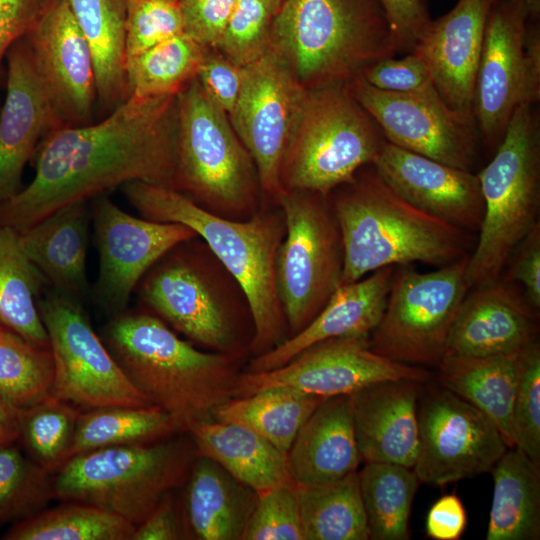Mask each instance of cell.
<instances>
[{
	"instance_id": "cell-1",
	"label": "cell",
	"mask_w": 540,
	"mask_h": 540,
	"mask_svg": "<svg viewBox=\"0 0 540 540\" xmlns=\"http://www.w3.org/2000/svg\"><path fill=\"white\" fill-rule=\"evenodd\" d=\"M176 95L129 96L98 123L50 131L32 181L0 204V226L22 231L57 209L141 181L176 190Z\"/></svg>"
},
{
	"instance_id": "cell-2",
	"label": "cell",
	"mask_w": 540,
	"mask_h": 540,
	"mask_svg": "<svg viewBox=\"0 0 540 540\" xmlns=\"http://www.w3.org/2000/svg\"><path fill=\"white\" fill-rule=\"evenodd\" d=\"M100 337L134 386L181 431L235 398L240 358L196 348L144 308L109 318Z\"/></svg>"
},
{
	"instance_id": "cell-3",
	"label": "cell",
	"mask_w": 540,
	"mask_h": 540,
	"mask_svg": "<svg viewBox=\"0 0 540 540\" xmlns=\"http://www.w3.org/2000/svg\"><path fill=\"white\" fill-rule=\"evenodd\" d=\"M121 189L141 217L192 229L239 282L253 317V356L270 351L289 337L275 286L276 254L286 232L280 204L264 201L250 219L236 221L214 215L170 188L133 181Z\"/></svg>"
},
{
	"instance_id": "cell-4",
	"label": "cell",
	"mask_w": 540,
	"mask_h": 540,
	"mask_svg": "<svg viewBox=\"0 0 540 540\" xmlns=\"http://www.w3.org/2000/svg\"><path fill=\"white\" fill-rule=\"evenodd\" d=\"M329 198L344 246L341 284L387 266L442 267L469 256L476 243L471 232L406 201L373 166L362 167Z\"/></svg>"
},
{
	"instance_id": "cell-5",
	"label": "cell",
	"mask_w": 540,
	"mask_h": 540,
	"mask_svg": "<svg viewBox=\"0 0 540 540\" xmlns=\"http://www.w3.org/2000/svg\"><path fill=\"white\" fill-rule=\"evenodd\" d=\"M135 291L142 308L192 344L240 359L250 352L254 323L246 293L199 236L166 252Z\"/></svg>"
},
{
	"instance_id": "cell-6",
	"label": "cell",
	"mask_w": 540,
	"mask_h": 540,
	"mask_svg": "<svg viewBox=\"0 0 540 540\" xmlns=\"http://www.w3.org/2000/svg\"><path fill=\"white\" fill-rule=\"evenodd\" d=\"M269 43L308 90L346 85L397 54L380 0H282Z\"/></svg>"
},
{
	"instance_id": "cell-7",
	"label": "cell",
	"mask_w": 540,
	"mask_h": 540,
	"mask_svg": "<svg viewBox=\"0 0 540 540\" xmlns=\"http://www.w3.org/2000/svg\"><path fill=\"white\" fill-rule=\"evenodd\" d=\"M176 191L222 218L244 221L264 203L255 163L228 115L196 78L177 94Z\"/></svg>"
},
{
	"instance_id": "cell-8",
	"label": "cell",
	"mask_w": 540,
	"mask_h": 540,
	"mask_svg": "<svg viewBox=\"0 0 540 540\" xmlns=\"http://www.w3.org/2000/svg\"><path fill=\"white\" fill-rule=\"evenodd\" d=\"M477 176L484 214L466 267L469 290L497 281L514 248L539 223L540 127L533 105L517 107Z\"/></svg>"
},
{
	"instance_id": "cell-9",
	"label": "cell",
	"mask_w": 540,
	"mask_h": 540,
	"mask_svg": "<svg viewBox=\"0 0 540 540\" xmlns=\"http://www.w3.org/2000/svg\"><path fill=\"white\" fill-rule=\"evenodd\" d=\"M195 454L185 441L164 439L80 453L52 474L54 498L101 507L136 527L185 484Z\"/></svg>"
},
{
	"instance_id": "cell-10",
	"label": "cell",
	"mask_w": 540,
	"mask_h": 540,
	"mask_svg": "<svg viewBox=\"0 0 540 540\" xmlns=\"http://www.w3.org/2000/svg\"><path fill=\"white\" fill-rule=\"evenodd\" d=\"M385 140L346 85L310 89L283 157L282 188L329 195L371 165Z\"/></svg>"
},
{
	"instance_id": "cell-11",
	"label": "cell",
	"mask_w": 540,
	"mask_h": 540,
	"mask_svg": "<svg viewBox=\"0 0 540 540\" xmlns=\"http://www.w3.org/2000/svg\"><path fill=\"white\" fill-rule=\"evenodd\" d=\"M279 204L286 232L276 254L275 286L291 337L341 285L344 246L329 195L287 190Z\"/></svg>"
},
{
	"instance_id": "cell-12",
	"label": "cell",
	"mask_w": 540,
	"mask_h": 540,
	"mask_svg": "<svg viewBox=\"0 0 540 540\" xmlns=\"http://www.w3.org/2000/svg\"><path fill=\"white\" fill-rule=\"evenodd\" d=\"M468 258L427 273L411 264L395 266L384 312L369 338L370 348L399 363L437 367L469 291Z\"/></svg>"
},
{
	"instance_id": "cell-13",
	"label": "cell",
	"mask_w": 540,
	"mask_h": 540,
	"mask_svg": "<svg viewBox=\"0 0 540 540\" xmlns=\"http://www.w3.org/2000/svg\"><path fill=\"white\" fill-rule=\"evenodd\" d=\"M522 1L496 0L478 65L473 115L479 136L501 142L514 111L540 99V29Z\"/></svg>"
},
{
	"instance_id": "cell-14",
	"label": "cell",
	"mask_w": 540,
	"mask_h": 540,
	"mask_svg": "<svg viewBox=\"0 0 540 540\" xmlns=\"http://www.w3.org/2000/svg\"><path fill=\"white\" fill-rule=\"evenodd\" d=\"M37 307L54 360L51 396L81 410L153 405L95 332L81 301L50 288Z\"/></svg>"
},
{
	"instance_id": "cell-15",
	"label": "cell",
	"mask_w": 540,
	"mask_h": 540,
	"mask_svg": "<svg viewBox=\"0 0 540 540\" xmlns=\"http://www.w3.org/2000/svg\"><path fill=\"white\" fill-rule=\"evenodd\" d=\"M307 91L270 43L243 66L240 94L228 117L255 163L264 201L279 204L284 192L281 165Z\"/></svg>"
},
{
	"instance_id": "cell-16",
	"label": "cell",
	"mask_w": 540,
	"mask_h": 540,
	"mask_svg": "<svg viewBox=\"0 0 540 540\" xmlns=\"http://www.w3.org/2000/svg\"><path fill=\"white\" fill-rule=\"evenodd\" d=\"M420 400L413 466L420 482L445 485L490 472L509 448L484 413L450 390L430 387Z\"/></svg>"
},
{
	"instance_id": "cell-17",
	"label": "cell",
	"mask_w": 540,
	"mask_h": 540,
	"mask_svg": "<svg viewBox=\"0 0 540 540\" xmlns=\"http://www.w3.org/2000/svg\"><path fill=\"white\" fill-rule=\"evenodd\" d=\"M430 377V372L423 367L399 363L374 352L369 338L338 337L305 348L278 368L241 372L235 398L270 387H288L329 398L351 395L381 381L424 383Z\"/></svg>"
},
{
	"instance_id": "cell-18",
	"label": "cell",
	"mask_w": 540,
	"mask_h": 540,
	"mask_svg": "<svg viewBox=\"0 0 540 540\" xmlns=\"http://www.w3.org/2000/svg\"><path fill=\"white\" fill-rule=\"evenodd\" d=\"M89 202L99 256L90 298L111 318L127 309L141 279L166 252L197 234L180 223L130 215L107 194Z\"/></svg>"
},
{
	"instance_id": "cell-19",
	"label": "cell",
	"mask_w": 540,
	"mask_h": 540,
	"mask_svg": "<svg viewBox=\"0 0 540 540\" xmlns=\"http://www.w3.org/2000/svg\"><path fill=\"white\" fill-rule=\"evenodd\" d=\"M386 141L452 167L472 171L479 133L473 113L453 110L437 96L377 89L361 75L346 84Z\"/></svg>"
},
{
	"instance_id": "cell-20",
	"label": "cell",
	"mask_w": 540,
	"mask_h": 540,
	"mask_svg": "<svg viewBox=\"0 0 540 540\" xmlns=\"http://www.w3.org/2000/svg\"><path fill=\"white\" fill-rule=\"evenodd\" d=\"M61 126L90 123L97 88L93 57L66 0H53L26 35Z\"/></svg>"
},
{
	"instance_id": "cell-21",
	"label": "cell",
	"mask_w": 540,
	"mask_h": 540,
	"mask_svg": "<svg viewBox=\"0 0 540 540\" xmlns=\"http://www.w3.org/2000/svg\"><path fill=\"white\" fill-rule=\"evenodd\" d=\"M371 165L412 205L465 231H479L484 202L477 174L386 140Z\"/></svg>"
},
{
	"instance_id": "cell-22",
	"label": "cell",
	"mask_w": 540,
	"mask_h": 540,
	"mask_svg": "<svg viewBox=\"0 0 540 540\" xmlns=\"http://www.w3.org/2000/svg\"><path fill=\"white\" fill-rule=\"evenodd\" d=\"M6 59L7 90L0 114V204L22 189L24 167L44 137L62 127L26 36L13 44Z\"/></svg>"
},
{
	"instance_id": "cell-23",
	"label": "cell",
	"mask_w": 540,
	"mask_h": 540,
	"mask_svg": "<svg viewBox=\"0 0 540 540\" xmlns=\"http://www.w3.org/2000/svg\"><path fill=\"white\" fill-rule=\"evenodd\" d=\"M496 0H458L431 20L411 52L422 60L449 108L473 113V98L485 28Z\"/></svg>"
},
{
	"instance_id": "cell-24",
	"label": "cell",
	"mask_w": 540,
	"mask_h": 540,
	"mask_svg": "<svg viewBox=\"0 0 540 540\" xmlns=\"http://www.w3.org/2000/svg\"><path fill=\"white\" fill-rule=\"evenodd\" d=\"M537 309L502 278L470 289L451 327L445 355L480 357L521 350L536 336Z\"/></svg>"
},
{
	"instance_id": "cell-25",
	"label": "cell",
	"mask_w": 540,
	"mask_h": 540,
	"mask_svg": "<svg viewBox=\"0 0 540 540\" xmlns=\"http://www.w3.org/2000/svg\"><path fill=\"white\" fill-rule=\"evenodd\" d=\"M420 384L387 380L351 394L357 447L365 462L413 468L418 451Z\"/></svg>"
},
{
	"instance_id": "cell-26",
	"label": "cell",
	"mask_w": 540,
	"mask_h": 540,
	"mask_svg": "<svg viewBox=\"0 0 540 540\" xmlns=\"http://www.w3.org/2000/svg\"><path fill=\"white\" fill-rule=\"evenodd\" d=\"M395 266L377 269L357 281L341 284L317 316L299 333L268 352L254 356L246 371L278 368L305 348L331 338H370L384 312Z\"/></svg>"
},
{
	"instance_id": "cell-27",
	"label": "cell",
	"mask_w": 540,
	"mask_h": 540,
	"mask_svg": "<svg viewBox=\"0 0 540 540\" xmlns=\"http://www.w3.org/2000/svg\"><path fill=\"white\" fill-rule=\"evenodd\" d=\"M89 201L65 205L19 231L22 247L49 288L81 302L91 295L86 270Z\"/></svg>"
},
{
	"instance_id": "cell-28",
	"label": "cell",
	"mask_w": 540,
	"mask_h": 540,
	"mask_svg": "<svg viewBox=\"0 0 540 540\" xmlns=\"http://www.w3.org/2000/svg\"><path fill=\"white\" fill-rule=\"evenodd\" d=\"M287 458L299 487L328 484L357 471L361 457L351 395L326 398L299 430Z\"/></svg>"
},
{
	"instance_id": "cell-29",
	"label": "cell",
	"mask_w": 540,
	"mask_h": 540,
	"mask_svg": "<svg viewBox=\"0 0 540 540\" xmlns=\"http://www.w3.org/2000/svg\"><path fill=\"white\" fill-rule=\"evenodd\" d=\"M182 508L187 538L242 540L258 494L214 460L198 455L185 481Z\"/></svg>"
},
{
	"instance_id": "cell-30",
	"label": "cell",
	"mask_w": 540,
	"mask_h": 540,
	"mask_svg": "<svg viewBox=\"0 0 540 540\" xmlns=\"http://www.w3.org/2000/svg\"><path fill=\"white\" fill-rule=\"evenodd\" d=\"M186 431L197 455L214 460L258 495L294 482L287 454L245 426L211 418L190 423Z\"/></svg>"
},
{
	"instance_id": "cell-31",
	"label": "cell",
	"mask_w": 540,
	"mask_h": 540,
	"mask_svg": "<svg viewBox=\"0 0 540 540\" xmlns=\"http://www.w3.org/2000/svg\"><path fill=\"white\" fill-rule=\"evenodd\" d=\"M518 352L480 357L444 355L437 366L440 386L484 413L509 448L515 447L513 403Z\"/></svg>"
},
{
	"instance_id": "cell-32",
	"label": "cell",
	"mask_w": 540,
	"mask_h": 540,
	"mask_svg": "<svg viewBox=\"0 0 540 540\" xmlns=\"http://www.w3.org/2000/svg\"><path fill=\"white\" fill-rule=\"evenodd\" d=\"M490 472L494 486L486 539H539L540 465L511 447Z\"/></svg>"
},
{
	"instance_id": "cell-33",
	"label": "cell",
	"mask_w": 540,
	"mask_h": 540,
	"mask_svg": "<svg viewBox=\"0 0 540 540\" xmlns=\"http://www.w3.org/2000/svg\"><path fill=\"white\" fill-rule=\"evenodd\" d=\"M90 48L97 102L114 109L128 98L125 53L126 0H66Z\"/></svg>"
},
{
	"instance_id": "cell-34",
	"label": "cell",
	"mask_w": 540,
	"mask_h": 540,
	"mask_svg": "<svg viewBox=\"0 0 540 540\" xmlns=\"http://www.w3.org/2000/svg\"><path fill=\"white\" fill-rule=\"evenodd\" d=\"M29 260L19 231L0 226V326L29 342L50 349L37 301L47 287Z\"/></svg>"
},
{
	"instance_id": "cell-35",
	"label": "cell",
	"mask_w": 540,
	"mask_h": 540,
	"mask_svg": "<svg viewBox=\"0 0 540 540\" xmlns=\"http://www.w3.org/2000/svg\"><path fill=\"white\" fill-rule=\"evenodd\" d=\"M326 398L270 387L220 405L213 419L245 426L287 454L299 430Z\"/></svg>"
},
{
	"instance_id": "cell-36",
	"label": "cell",
	"mask_w": 540,
	"mask_h": 540,
	"mask_svg": "<svg viewBox=\"0 0 540 540\" xmlns=\"http://www.w3.org/2000/svg\"><path fill=\"white\" fill-rule=\"evenodd\" d=\"M177 431L181 429L174 419L155 405L82 410L67 460L104 447L163 440Z\"/></svg>"
},
{
	"instance_id": "cell-37",
	"label": "cell",
	"mask_w": 540,
	"mask_h": 540,
	"mask_svg": "<svg viewBox=\"0 0 540 540\" xmlns=\"http://www.w3.org/2000/svg\"><path fill=\"white\" fill-rule=\"evenodd\" d=\"M298 495L304 540L370 539L358 471Z\"/></svg>"
},
{
	"instance_id": "cell-38",
	"label": "cell",
	"mask_w": 540,
	"mask_h": 540,
	"mask_svg": "<svg viewBox=\"0 0 540 540\" xmlns=\"http://www.w3.org/2000/svg\"><path fill=\"white\" fill-rule=\"evenodd\" d=\"M358 476L370 539H409L411 507L420 483L413 468L366 462Z\"/></svg>"
},
{
	"instance_id": "cell-39",
	"label": "cell",
	"mask_w": 540,
	"mask_h": 540,
	"mask_svg": "<svg viewBox=\"0 0 540 540\" xmlns=\"http://www.w3.org/2000/svg\"><path fill=\"white\" fill-rule=\"evenodd\" d=\"M135 526L101 507L79 502L43 509L17 521L4 540H131Z\"/></svg>"
},
{
	"instance_id": "cell-40",
	"label": "cell",
	"mask_w": 540,
	"mask_h": 540,
	"mask_svg": "<svg viewBox=\"0 0 540 540\" xmlns=\"http://www.w3.org/2000/svg\"><path fill=\"white\" fill-rule=\"evenodd\" d=\"M209 47L185 33L126 59L128 97L176 95L196 78Z\"/></svg>"
},
{
	"instance_id": "cell-41",
	"label": "cell",
	"mask_w": 540,
	"mask_h": 540,
	"mask_svg": "<svg viewBox=\"0 0 540 540\" xmlns=\"http://www.w3.org/2000/svg\"><path fill=\"white\" fill-rule=\"evenodd\" d=\"M53 381L51 350L0 326V395L23 409L50 396Z\"/></svg>"
},
{
	"instance_id": "cell-42",
	"label": "cell",
	"mask_w": 540,
	"mask_h": 540,
	"mask_svg": "<svg viewBox=\"0 0 540 540\" xmlns=\"http://www.w3.org/2000/svg\"><path fill=\"white\" fill-rule=\"evenodd\" d=\"M81 411L51 395L19 409V440L36 464L53 474L66 462Z\"/></svg>"
},
{
	"instance_id": "cell-43",
	"label": "cell",
	"mask_w": 540,
	"mask_h": 540,
	"mask_svg": "<svg viewBox=\"0 0 540 540\" xmlns=\"http://www.w3.org/2000/svg\"><path fill=\"white\" fill-rule=\"evenodd\" d=\"M52 499V473L13 444L0 446V524L29 517Z\"/></svg>"
},
{
	"instance_id": "cell-44",
	"label": "cell",
	"mask_w": 540,
	"mask_h": 540,
	"mask_svg": "<svg viewBox=\"0 0 540 540\" xmlns=\"http://www.w3.org/2000/svg\"><path fill=\"white\" fill-rule=\"evenodd\" d=\"M279 6L274 0H237L214 49L241 67L253 62L269 46Z\"/></svg>"
},
{
	"instance_id": "cell-45",
	"label": "cell",
	"mask_w": 540,
	"mask_h": 540,
	"mask_svg": "<svg viewBox=\"0 0 540 540\" xmlns=\"http://www.w3.org/2000/svg\"><path fill=\"white\" fill-rule=\"evenodd\" d=\"M513 427L515 447L540 465V346L536 339L517 355Z\"/></svg>"
},
{
	"instance_id": "cell-46",
	"label": "cell",
	"mask_w": 540,
	"mask_h": 540,
	"mask_svg": "<svg viewBox=\"0 0 540 540\" xmlns=\"http://www.w3.org/2000/svg\"><path fill=\"white\" fill-rule=\"evenodd\" d=\"M242 540H304L298 486H276L258 495Z\"/></svg>"
},
{
	"instance_id": "cell-47",
	"label": "cell",
	"mask_w": 540,
	"mask_h": 540,
	"mask_svg": "<svg viewBox=\"0 0 540 540\" xmlns=\"http://www.w3.org/2000/svg\"><path fill=\"white\" fill-rule=\"evenodd\" d=\"M182 33L177 0H126V59Z\"/></svg>"
},
{
	"instance_id": "cell-48",
	"label": "cell",
	"mask_w": 540,
	"mask_h": 540,
	"mask_svg": "<svg viewBox=\"0 0 540 540\" xmlns=\"http://www.w3.org/2000/svg\"><path fill=\"white\" fill-rule=\"evenodd\" d=\"M361 77L371 86L392 93L437 96L427 67L415 54L401 59H379L361 72Z\"/></svg>"
},
{
	"instance_id": "cell-49",
	"label": "cell",
	"mask_w": 540,
	"mask_h": 540,
	"mask_svg": "<svg viewBox=\"0 0 540 540\" xmlns=\"http://www.w3.org/2000/svg\"><path fill=\"white\" fill-rule=\"evenodd\" d=\"M196 79L209 98L229 116L240 94L243 67L217 49L208 48Z\"/></svg>"
},
{
	"instance_id": "cell-50",
	"label": "cell",
	"mask_w": 540,
	"mask_h": 540,
	"mask_svg": "<svg viewBox=\"0 0 540 540\" xmlns=\"http://www.w3.org/2000/svg\"><path fill=\"white\" fill-rule=\"evenodd\" d=\"M237 0H177L184 33L198 43L216 48Z\"/></svg>"
},
{
	"instance_id": "cell-51",
	"label": "cell",
	"mask_w": 540,
	"mask_h": 540,
	"mask_svg": "<svg viewBox=\"0 0 540 540\" xmlns=\"http://www.w3.org/2000/svg\"><path fill=\"white\" fill-rule=\"evenodd\" d=\"M502 279L517 284L528 303L540 308V223L512 251Z\"/></svg>"
},
{
	"instance_id": "cell-52",
	"label": "cell",
	"mask_w": 540,
	"mask_h": 540,
	"mask_svg": "<svg viewBox=\"0 0 540 540\" xmlns=\"http://www.w3.org/2000/svg\"><path fill=\"white\" fill-rule=\"evenodd\" d=\"M386 11L397 53H411L432 20L427 0H380Z\"/></svg>"
},
{
	"instance_id": "cell-53",
	"label": "cell",
	"mask_w": 540,
	"mask_h": 540,
	"mask_svg": "<svg viewBox=\"0 0 540 540\" xmlns=\"http://www.w3.org/2000/svg\"><path fill=\"white\" fill-rule=\"evenodd\" d=\"M53 0H0V69L15 42L26 36Z\"/></svg>"
},
{
	"instance_id": "cell-54",
	"label": "cell",
	"mask_w": 540,
	"mask_h": 540,
	"mask_svg": "<svg viewBox=\"0 0 540 540\" xmlns=\"http://www.w3.org/2000/svg\"><path fill=\"white\" fill-rule=\"evenodd\" d=\"M182 508L173 491L166 494L147 518L135 527L131 540L186 539Z\"/></svg>"
},
{
	"instance_id": "cell-55",
	"label": "cell",
	"mask_w": 540,
	"mask_h": 540,
	"mask_svg": "<svg viewBox=\"0 0 540 540\" xmlns=\"http://www.w3.org/2000/svg\"><path fill=\"white\" fill-rule=\"evenodd\" d=\"M467 524L466 511L458 496L447 494L430 507L426 517V533L436 540H458Z\"/></svg>"
},
{
	"instance_id": "cell-56",
	"label": "cell",
	"mask_w": 540,
	"mask_h": 540,
	"mask_svg": "<svg viewBox=\"0 0 540 540\" xmlns=\"http://www.w3.org/2000/svg\"><path fill=\"white\" fill-rule=\"evenodd\" d=\"M19 440V409L0 395V446Z\"/></svg>"
},
{
	"instance_id": "cell-57",
	"label": "cell",
	"mask_w": 540,
	"mask_h": 540,
	"mask_svg": "<svg viewBox=\"0 0 540 540\" xmlns=\"http://www.w3.org/2000/svg\"><path fill=\"white\" fill-rule=\"evenodd\" d=\"M510 1H522L527 8L530 18L536 21L539 19L540 0H510Z\"/></svg>"
},
{
	"instance_id": "cell-58",
	"label": "cell",
	"mask_w": 540,
	"mask_h": 540,
	"mask_svg": "<svg viewBox=\"0 0 540 540\" xmlns=\"http://www.w3.org/2000/svg\"><path fill=\"white\" fill-rule=\"evenodd\" d=\"M274 1H276V2H278V3H280V4H281V2H282V0H274Z\"/></svg>"
}]
</instances>
